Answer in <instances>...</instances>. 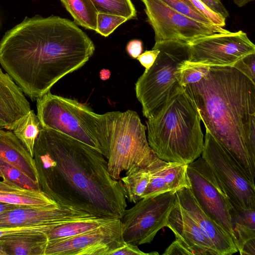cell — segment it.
I'll use <instances>...</instances> for the list:
<instances>
[{
  "label": "cell",
  "mask_w": 255,
  "mask_h": 255,
  "mask_svg": "<svg viewBox=\"0 0 255 255\" xmlns=\"http://www.w3.org/2000/svg\"><path fill=\"white\" fill-rule=\"evenodd\" d=\"M210 10L226 18L229 13L220 0H200Z\"/></svg>",
  "instance_id": "74e56055"
},
{
  "label": "cell",
  "mask_w": 255,
  "mask_h": 255,
  "mask_svg": "<svg viewBox=\"0 0 255 255\" xmlns=\"http://www.w3.org/2000/svg\"><path fill=\"white\" fill-rule=\"evenodd\" d=\"M36 107L42 128L73 138L108 158L117 111L98 114L76 100L53 95L50 91L36 99Z\"/></svg>",
  "instance_id": "5b68a950"
},
{
  "label": "cell",
  "mask_w": 255,
  "mask_h": 255,
  "mask_svg": "<svg viewBox=\"0 0 255 255\" xmlns=\"http://www.w3.org/2000/svg\"><path fill=\"white\" fill-rule=\"evenodd\" d=\"M163 255H195L191 248L176 239L165 250Z\"/></svg>",
  "instance_id": "e575fe53"
},
{
  "label": "cell",
  "mask_w": 255,
  "mask_h": 255,
  "mask_svg": "<svg viewBox=\"0 0 255 255\" xmlns=\"http://www.w3.org/2000/svg\"><path fill=\"white\" fill-rule=\"evenodd\" d=\"M33 158L41 190L55 202L97 217L121 218L127 207L123 185L112 177L101 153L42 127Z\"/></svg>",
  "instance_id": "6da1fadb"
},
{
  "label": "cell",
  "mask_w": 255,
  "mask_h": 255,
  "mask_svg": "<svg viewBox=\"0 0 255 255\" xmlns=\"http://www.w3.org/2000/svg\"><path fill=\"white\" fill-rule=\"evenodd\" d=\"M0 169L3 175V180L23 189L41 191L40 185L11 164L0 159Z\"/></svg>",
  "instance_id": "4316f807"
},
{
  "label": "cell",
  "mask_w": 255,
  "mask_h": 255,
  "mask_svg": "<svg viewBox=\"0 0 255 255\" xmlns=\"http://www.w3.org/2000/svg\"><path fill=\"white\" fill-rule=\"evenodd\" d=\"M41 128L37 116L34 111L31 110L12 130L14 135L33 157L34 144Z\"/></svg>",
  "instance_id": "d4e9b609"
},
{
  "label": "cell",
  "mask_w": 255,
  "mask_h": 255,
  "mask_svg": "<svg viewBox=\"0 0 255 255\" xmlns=\"http://www.w3.org/2000/svg\"><path fill=\"white\" fill-rule=\"evenodd\" d=\"M253 82L255 83V53L249 54L237 61L233 66Z\"/></svg>",
  "instance_id": "1f68e13d"
},
{
  "label": "cell",
  "mask_w": 255,
  "mask_h": 255,
  "mask_svg": "<svg viewBox=\"0 0 255 255\" xmlns=\"http://www.w3.org/2000/svg\"><path fill=\"white\" fill-rule=\"evenodd\" d=\"M24 190L15 185L6 182L4 180L0 181V191H21Z\"/></svg>",
  "instance_id": "ab89813d"
},
{
  "label": "cell",
  "mask_w": 255,
  "mask_h": 255,
  "mask_svg": "<svg viewBox=\"0 0 255 255\" xmlns=\"http://www.w3.org/2000/svg\"><path fill=\"white\" fill-rule=\"evenodd\" d=\"M187 174L191 191L200 207L229 233L236 246L233 207L219 179L202 157L187 165Z\"/></svg>",
  "instance_id": "30bf717a"
},
{
  "label": "cell",
  "mask_w": 255,
  "mask_h": 255,
  "mask_svg": "<svg viewBox=\"0 0 255 255\" xmlns=\"http://www.w3.org/2000/svg\"><path fill=\"white\" fill-rule=\"evenodd\" d=\"M0 178H2V179H3V175L0 169Z\"/></svg>",
  "instance_id": "f6af8a7d"
},
{
  "label": "cell",
  "mask_w": 255,
  "mask_h": 255,
  "mask_svg": "<svg viewBox=\"0 0 255 255\" xmlns=\"http://www.w3.org/2000/svg\"><path fill=\"white\" fill-rule=\"evenodd\" d=\"M75 22L96 31L98 12L91 0H60Z\"/></svg>",
  "instance_id": "603a6c76"
},
{
  "label": "cell",
  "mask_w": 255,
  "mask_h": 255,
  "mask_svg": "<svg viewBox=\"0 0 255 255\" xmlns=\"http://www.w3.org/2000/svg\"><path fill=\"white\" fill-rule=\"evenodd\" d=\"M210 67L183 62L179 67L180 84L183 87L186 85L199 81L209 72Z\"/></svg>",
  "instance_id": "f1b7e54d"
},
{
  "label": "cell",
  "mask_w": 255,
  "mask_h": 255,
  "mask_svg": "<svg viewBox=\"0 0 255 255\" xmlns=\"http://www.w3.org/2000/svg\"><path fill=\"white\" fill-rule=\"evenodd\" d=\"M125 243L120 219H112L79 235L48 241L44 255H110Z\"/></svg>",
  "instance_id": "4fadbf2b"
},
{
  "label": "cell",
  "mask_w": 255,
  "mask_h": 255,
  "mask_svg": "<svg viewBox=\"0 0 255 255\" xmlns=\"http://www.w3.org/2000/svg\"><path fill=\"white\" fill-rule=\"evenodd\" d=\"M111 220L94 217L70 221L55 226L46 235L48 241L69 238L95 229Z\"/></svg>",
  "instance_id": "44dd1931"
},
{
  "label": "cell",
  "mask_w": 255,
  "mask_h": 255,
  "mask_svg": "<svg viewBox=\"0 0 255 255\" xmlns=\"http://www.w3.org/2000/svg\"><path fill=\"white\" fill-rule=\"evenodd\" d=\"M175 196L180 205L212 243L218 255H231L238 251L229 233L202 209L190 188L184 187L177 190Z\"/></svg>",
  "instance_id": "9a60e30c"
},
{
  "label": "cell",
  "mask_w": 255,
  "mask_h": 255,
  "mask_svg": "<svg viewBox=\"0 0 255 255\" xmlns=\"http://www.w3.org/2000/svg\"><path fill=\"white\" fill-rule=\"evenodd\" d=\"M126 171V176L121 178L120 180L126 199L135 204L142 198L149 182L150 174L148 166L146 167H134Z\"/></svg>",
  "instance_id": "7402d4cb"
},
{
  "label": "cell",
  "mask_w": 255,
  "mask_h": 255,
  "mask_svg": "<svg viewBox=\"0 0 255 255\" xmlns=\"http://www.w3.org/2000/svg\"><path fill=\"white\" fill-rule=\"evenodd\" d=\"M57 225H39L0 229V238L12 233L20 232H47Z\"/></svg>",
  "instance_id": "836d02e7"
},
{
  "label": "cell",
  "mask_w": 255,
  "mask_h": 255,
  "mask_svg": "<svg viewBox=\"0 0 255 255\" xmlns=\"http://www.w3.org/2000/svg\"><path fill=\"white\" fill-rule=\"evenodd\" d=\"M160 52L158 48L152 49L151 50H146L141 53L137 59L140 63L147 70L153 65Z\"/></svg>",
  "instance_id": "8d00e7d4"
},
{
  "label": "cell",
  "mask_w": 255,
  "mask_h": 255,
  "mask_svg": "<svg viewBox=\"0 0 255 255\" xmlns=\"http://www.w3.org/2000/svg\"><path fill=\"white\" fill-rule=\"evenodd\" d=\"M203 158L221 182L233 208L255 209V187L229 151L205 128Z\"/></svg>",
  "instance_id": "ba28073f"
},
{
  "label": "cell",
  "mask_w": 255,
  "mask_h": 255,
  "mask_svg": "<svg viewBox=\"0 0 255 255\" xmlns=\"http://www.w3.org/2000/svg\"><path fill=\"white\" fill-rule=\"evenodd\" d=\"M0 202L7 204L45 207L56 205L42 191L24 190L21 191H0Z\"/></svg>",
  "instance_id": "cb8c5ba5"
},
{
  "label": "cell",
  "mask_w": 255,
  "mask_h": 255,
  "mask_svg": "<svg viewBox=\"0 0 255 255\" xmlns=\"http://www.w3.org/2000/svg\"><path fill=\"white\" fill-rule=\"evenodd\" d=\"M128 19L125 17L107 13L98 12L96 32L107 37L119 25Z\"/></svg>",
  "instance_id": "4dcf8cb0"
},
{
  "label": "cell",
  "mask_w": 255,
  "mask_h": 255,
  "mask_svg": "<svg viewBox=\"0 0 255 255\" xmlns=\"http://www.w3.org/2000/svg\"><path fill=\"white\" fill-rule=\"evenodd\" d=\"M98 12L134 18L136 11L130 0H91Z\"/></svg>",
  "instance_id": "484cf974"
},
{
  "label": "cell",
  "mask_w": 255,
  "mask_h": 255,
  "mask_svg": "<svg viewBox=\"0 0 255 255\" xmlns=\"http://www.w3.org/2000/svg\"><path fill=\"white\" fill-rule=\"evenodd\" d=\"M94 51L93 41L73 22L35 15L5 33L0 42V64L34 100L82 67Z\"/></svg>",
  "instance_id": "7a4b0ae2"
},
{
  "label": "cell",
  "mask_w": 255,
  "mask_h": 255,
  "mask_svg": "<svg viewBox=\"0 0 255 255\" xmlns=\"http://www.w3.org/2000/svg\"><path fill=\"white\" fill-rule=\"evenodd\" d=\"M254 0H233L234 2L239 7H242Z\"/></svg>",
  "instance_id": "7bdbcfd3"
},
{
  "label": "cell",
  "mask_w": 255,
  "mask_h": 255,
  "mask_svg": "<svg viewBox=\"0 0 255 255\" xmlns=\"http://www.w3.org/2000/svg\"><path fill=\"white\" fill-rule=\"evenodd\" d=\"M236 247L241 255H255V228L233 222Z\"/></svg>",
  "instance_id": "83f0119b"
},
{
  "label": "cell",
  "mask_w": 255,
  "mask_h": 255,
  "mask_svg": "<svg viewBox=\"0 0 255 255\" xmlns=\"http://www.w3.org/2000/svg\"><path fill=\"white\" fill-rule=\"evenodd\" d=\"M175 192L142 198L126 209L120 219L124 241L137 246L150 243L158 232L166 227L176 201Z\"/></svg>",
  "instance_id": "9c48e42d"
},
{
  "label": "cell",
  "mask_w": 255,
  "mask_h": 255,
  "mask_svg": "<svg viewBox=\"0 0 255 255\" xmlns=\"http://www.w3.org/2000/svg\"><path fill=\"white\" fill-rule=\"evenodd\" d=\"M193 5L214 24L223 27L226 25V18L210 10L200 0H189Z\"/></svg>",
  "instance_id": "d6a6232c"
},
{
  "label": "cell",
  "mask_w": 255,
  "mask_h": 255,
  "mask_svg": "<svg viewBox=\"0 0 255 255\" xmlns=\"http://www.w3.org/2000/svg\"><path fill=\"white\" fill-rule=\"evenodd\" d=\"M126 50L128 54L131 57L137 59L142 53L143 50L142 42L138 39H132L127 44Z\"/></svg>",
  "instance_id": "f35d334b"
},
{
  "label": "cell",
  "mask_w": 255,
  "mask_h": 255,
  "mask_svg": "<svg viewBox=\"0 0 255 255\" xmlns=\"http://www.w3.org/2000/svg\"><path fill=\"white\" fill-rule=\"evenodd\" d=\"M30 110L22 90L0 68V128L13 130Z\"/></svg>",
  "instance_id": "ac0fdd59"
},
{
  "label": "cell",
  "mask_w": 255,
  "mask_h": 255,
  "mask_svg": "<svg viewBox=\"0 0 255 255\" xmlns=\"http://www.w3.org/2000/svg\"><path fill=\"white\" fill-rule=\"evenodd\" d=\"M188 63L212 66H231L244 57L255 53V45L242 30L215 33L188 44Z\"/></svg>",
  "instance_id": "7c38bea8"
},
{
  "label": "cell",
  "mask_w": 255,
  "mask_h": 255,
  "mask_svg": "<svg viewBox=\"0 0 255 255\" xmlns=\"http://www.w3.org/2000/svg\"><path fill=\"white\" fill-rule=\"evenodd\" d=\"M183 87L205 128L255 184V83L234 67L212 66L199 81Z\"/></svg>",
  "instance_id": "3957f363"
},
{
  "label": "cell",
  "mask_w": 255,
  "mask_h": 255,
  "mask_svg": "<svg viewBox=\"0 0 255 255\" xmlns=\"http://www.w3.org/2000/svg\"><path fill=\"white\" fill-rule=\"evenodd\" d=\"M147 20L155 35V44L178 42L189 44L202 37L230 31L222 27L195 20L159 0H141Z\"/></svg>",
  "instance_id": "8fae6325"
},
{
  "label": "cell",
  "mask_w": 255,
  "mask_h": 255,
  "mask_svg": "<svg viewBox=\"0 0 255 255\" xmlns=\"http://www.w3.org/2000/svg\"><path fill=\"white\" fill-rule=\"evenodd\" d=\"M198 109L184 87L154 117L147 119V141L166 162L188 164L199 157L204 135Z\"/></svg>",
  "instance_id": "277c9868"
},
{
  "label": "cell",
  "mask_w": 255,
  "mask_h": 255,
  "mask_svg": "<svg viewBox=\"0 0 255 255\" xmlns=\"http://www.w3.org/2000/svg\"><path fill=\"white\" fill-rule=\"evenodd\" d=\"M0 128V159L17 168L39 184L33 157L11 130Z\"/></svg>",
  "instance_id": "d6986e66"
},
{
  "label": "cell",
  "mask_w": 255,
  "mask_h": 255,
  "mask_svg": "<svg viewBox=\"0 0 255 255\" xmlns=\"http://www.w3.org/2000/svg\"><path fill=\"white\" fill-rule=\"evenodd\" d=\"M21 206H22L12 205L0 202V214Z\"/></svg>",
  "instance_id": "60d3db41"
},
{
  "label": "cell",
  "mask_w": 255,
  "mask_h": 255,
  "mask_svg": "<svg viewBox=\"0 0 255 255\" xmlns=\"http://www.w3.org/2000/svg\"><path fill=\"white\" fill-rule=\"evenodd\" d=\"M0 255H8L4 246L0 242Z\"/></svg>",
  "instance_id": "ee69618b"
},
{
  "label": "cell",
  "mask_w": 255,
  "mask_h": 255,
  "mask_svg": "<svg viewBox=\"0 0 255 255\" xmlns=\"http://www.w3.org/2000/svg\"><path fill=\"white\" fill-rule=\"evenodd\" d=\"M111 75V73L108 69H103L100 71V77L102 80L108 79Z\"/></svg>",
  "instance_id": "b9f144b4"
},
{
  "label": "cell",
  "mask_w": 255,
  "mask_h": 255,
  "mask_svg": "<svg viewBox=\"0 0 255 255\" xmlns=\"http://www.w3.org/2000/svg\"><path fill=\"white\" fill-rule=\"evenodd\" d=\"M156 252L145 253L139 249L137 246L125 242V244L111 253L110 255H158Z\"/></svg>",
  "instance_id": "d590c367"
},
{
  "label": "cell",
  "mask_w": 255,
  "mask_h": 255,
  "mask_svg": "<svg viewBox=\"0 0 255 255\" xmlns=\"http://www.w3.org/2000/svg\"><path fill=\"white\" fill-rule=\"evenodd\" d=\"M159 0L177 12L195 20L207 24L214 25L208 18L198 11L189 0Z\"/></svg>",
  "instance_id": "f546056e"
},
{
  "label": "cell",
  "mask_w": 255,
  "mask_h": 255,
  "mask_svg": "<svg viewBox=\"0 0 255 255\" xmlns=\"http://www.w3.org/2000/svg\"><path fill=\"white\" fill-rule=\"evenodd\" d=\"M187 165L166 162L157 158L148 166L150 180L142 198L176 192L184 187L190 188L187 174Z\"/></svg>",
  "instance_id": "e0dca14e"
},
{
  "label": "cell",
  "mask_w": 255,
  "mask_h": 255,
  "mask_svg": "<svg viewBox=\"0 0 255 255\" xmlns=\"http://www.w3.org/2000/svg\"><path fill=\"white\" fill-rule=\"evenodd\" d=\"M94 217H97L59 204L45 207L22 206L0 214V229L39 225H59Z\"/></svg>",
  "instance_id": "5bb4252c"
},
{
  "label": "cell",
  "mask_w": 255,
  "mask_h": 255,
  "mask_svg": "<svg viewBox=\"0 0 255 255\" xmlns=\"http://www.w3.org/2000/svg\"><path fill=\"white\" fill-rule=\"evenodd\" d=\"M160 52L153 65L135 83L136 96L147 119L156 116L183 87L179 67L188 58V44L165 42L154 44Z\"/></svg>",
  "instance_id": "8992f818"
},
{
  "label": "cell",
  "mask_w": 255,
  "mask_h": 255,
  "mask_svg": "<svg viewBox=\"0 0 255 255\" xmlns=\"http://www.w3.org/2000/svg\"><path fill=\"white\" fill-rule=\"evenodd\" d=\"M146 127L132 110L117 111L113 122L107 159L109 172L116 180L134 167H146L158 158L150 147Z\"/></svg>",
  "instance_id": "52a82bcc"
},
{
  "label": "cell",
  "mask_w": 255,
  "mask_h": 255,
  "mask_svg": "<svg viewBox=\"0 0 255 255\" xmlns=\"http://www.w3.org/2000/svg\"><path fill=\"white\" fill-rule=\"evenodd\" d=\"M166 227L173 232L176 240L191 248L195 255H218L212 243L176 198Z\"/></svg>",
  "instance_id": "2e32d148"
},
{
  "label": "cell",
  "mask_w": 255,
  "mask_h": 255,
  "mask_svg": "<svg viewBox=\"0 0 255 255\" xmlns=\"http://www.w3.org/2000/svg\"><path fill=\"white\" fill-rule=\"evenodd\" d=\"M46 232H20L0 238L8 255H44Z\"/></svg>",
  "instance_id": "ffe728a7"
}]
</instances>
